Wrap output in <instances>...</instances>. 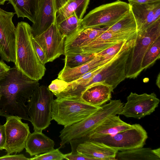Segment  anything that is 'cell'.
I'll return each mask as SVG.
<instances>
[{
  "label": "cell",
  "mask_w": 160,
  "mask_h": 160,
  "mask_svg": "<svg viewBox=\"0 0 160 160\" xmlns=\"http://www.w3.org/2000/svg\"><path fill=\"white\" fill-rule=\"evenodd\" d=\"M39 86V81L31 78L15 67L11 68L4 78L0 81V116L27 118L28 107L25 103L28 102Z\"/></svg>",
  "instance_id": "1"
},
{
  "label": "cell",
  "mask_w": 160,
  "mask_h": 160,
  "mask_svg": "<svg viewBox=\"0 0 160 160\" xmlns=\"http://www.w3.org/2000/svg\"><path fill=\"white\" fill-rule=\"evenodd\" d=\"M16 28L15 67L31 78L39 81L44 75L46 68L35 52L32 27L22 21L18 23Z\"/></svg>",
  "instance_id": "2"
},
{
  "label": "cell",
  "mask_w": 160,
  "mask_h": 160,
  "mask_svg": "<svg viewBox=\"0 0 160 160\" xmlns=\"http://www.w3.org/2000/svg\"><path fill=\"white\" fill-rule=\"evenodd\" d=\"M123 106L120 100H110L84 119L64 127L60 132L61 142L59 148H63L71 140L85 137L109 117L119 115Z\"/></svg>",
  "instance_id": "3"
},
{
  "label": "cell",
  "mask_w": 160,
  "mask_h": 160,
  "mask_svg": "<svg viewBox=\"0 0 160 160\" xmlns=\"http://www.w3.org/2000/svg\"><path fill=\"white\" fill-rule=\"evenodd\" d=\"M160 36V18L145 29L137 32L127 61L126 78L134 79L142 71L141 65L145 53L153 42Z\"/></svg>",
  "instance_id": "4"
},
{
  "label": "cell",
  "mask_w": 160,
  "mask_h": 160,
  "mask_svg": "<svg viewBox=\"0 0 160 160\" xmlns=\"http://www.w3.org/2000/svg\"><path fill=\"white\" fill-rule=\"evenodd\" d=\"M100 107L91 105L81 100L56 99L53 100L52 104V119L65 127L84 119Z\"/></svg>",
  "instance_id": "5"
},
{
  "label": "cell",
  "mask_w": 160,
  "mask_h": 160,
  "mask_svg": "<svg viewBox=\"0 0 160 160\" xmlns=\"http://www.w3.org/2000/svg\"><path fill=\"white\" fill-rule=\"evenodd\" d=\"M53 94L47 86L38 87L28 102L29 116L34 131L42 132L51 124Z\"/></svg>",
  "instance_id": "6"
},
{
  "label": "cell",
  "mask_w": 160,
  "mask_h": 160,
  "mask_svg": "<svg viewBox=\"0 0 160 160\" xmlns=\"http://www.w3.org/2000/svg\"><path fill=\"white\" fill-rule=\"evenodd\" d=\"M130 10L129 3L120 0L102 5L90 11L81 19V28L110 27Z\"/></svg>",
  "instance_id": "7"
},
{
  "label": "cell",
  "mask_w": 160,
  "mask_h": 160,
  "mask_svg": "<svg viewBox=\"0 0 160 160\" xmlns=\"http://www.w3.org/2000/svg\"><path fill=\"white\" fill-rule=\"evenodd\" d=\"M135 40L121 51L112 60L108 63L84 85L83 92L92 85L101 82L111 86L114 89L126 78L127 61Z\"/></svg>",
  "instance_id": "8"
},
{
  "label": "cell",
  "mask_w": 160,
  "mask_h": 160,
  "mask_svg": "<svg viewBox=\"0 0 160 160\" xmlns=\"http://www.w3.org/2000/svg\"><path fill=\"white\" fill-rule=\"evenodd\" d=\"M148 138L146 130L140 124L115 134L91 140L103 143L118 151H128L143 147Z\"/></svg>",
  "instance_id": "9"
},
{
  "label": "cell",
  "mask_w": 160,
  "mask_h": 160,
  "mask_svg": "<svg viewBox=\"0 0 160 160\" xmlns=\"http://www.w3.org/2000/svg\"><path fill=\"white\" fill-rule=\"evenodd\" d=\"M119 115L140 119L151 114L158 106L160 100L154 93L138 94L131 92Z\"/></svg>",
  "instance_id": "10"
},
{
  "label": "cell",
  "mask_w": 160,
  "mask_h": 160,
  "mask_svg": "<svg viewBox=\"0 0 160 160\" xmlns=\"http://www.w3.org/2000/svg\"><path fill=\"white\" fill-rule=\"evenodd\" d=\"M15 14L0 7V56L2 60L14 63L16 60V28L12 18Z\"/></svg>",
  "instance_id": "11"
},
{
  "label": "cell",
  "mask_w": 160,
  "mask_h": 160,
  "mask_svg": "<svg viewBox=\"0 0 160 160\" xmlns=\"http://www.w3.org/2000/svg\"><path fill=\"white\" fill-rule=\"evenodd\" d=\"M21 119L16 116L6 118L4 124L6 138L5 149L8 154L20 152L25 148L31 133L28 124L22 122Z\"/></svg>",
  "instance_id": "12"
},
{
  "label": "cell",
  "mask_w": 160,
  "mask_h": 160,
  "mask_svg": "<svg viewBox=\"0 0 160 160\" xmlns=\"http://www.w3.org/2000/svg\"><path fill=\"white\" fill-rule=\"evenodd\" d=\"M34 38L45 53L46 63L64 54L65 38L60 32L55 21L46 31Z\"/></svg>",
  "instance_id": "13"
},
{
  "label": "cell",
  "mask_w": 160,
  "mask_h": 160,
  "mask_svg": "<svg viewBox=\"0 0 160 160\" xmlns=\"http://www.w3.org/2000/svg\"><path fill=\"white\" fill-rule=\"evenodd\" d=\"M72 151L77 152L93 160H115L118 151L103 143L83 138L70 141Z\"/></svg>",
  "instance_id": "14"
},
{
  "label": "cell",
  "mask_w": 160,
  "mask_h": 160,
  "mask_svg": "<svg viewBox=\"0 0 160 160\" xmlns=\"http://www.w3.org/2000/svg\"><path fill=\"white\" fill-rule=\"evenodd\" d=\"M137 32H111L107 30L87 45L71 53H97L120 42L134 38Z\"/></svg>",
  "instance_id": "15"
},
{
  "label": "cell",
  "mask_w": 160,
  "mask_h": 160,
  "mask_svg": "<svg viewBox=\"0 0 160 160\" xmlns=\"http://www.w3.org/2000/svg\"><path fill=\"white\" fill-rule=\"evenodd\" d=\"M129 5L136 22L137 32L145 29L160 18V1Z\"/></svg>",
  "instance_id": "16"
},
{
  "label": "cell",
  "mask_w": 160,
  "mask_h": 160,
  "mask_svg": "<svg viewBox=\"0 0 160 160\" xmlns=\"http://www.w3.org/2000/svg\"><path fill=\"white\" fill-rule=\"evenodd\" d=\"M109 27L81 28L73 35L65 38L64 55L87 45L100 36Z\"/></svg>",
  "instance_id": "17"
},
{
  "label": "cell",
  "mask_w": 160,
  "mask_h": 160,
  "mask_svg": "<svg viewBox=\"0 0 160 160\" xmlns=\"http://www.w3.org/2000/svg\"><path fill=\"white\" fill-rule=\"evenodd\" d=\"M54 0H39L35 22L32 27V34L36 37L46 31L55 21Z\"/></svg>",
  "instance_id": "18"
},
{
  "label": "cell",
  "mask_w": 160,
  "mask_h": 160,
  "mask_svg": "<svg viewBox=\"0 0 160 160\" xmlns=\"http://www.w3.org/2000/svg\"><path fill=\"white\" fill-rule=\"evenodd\" d=\"M90 0H54L55 21L58 24L74 15L81 20L86 12Z\"/></svg>",
  "instance_id": "19"
},
{
  "label": "cell",
  "mask_w": 160,
  "mask_h": 160,
  "mask_svg": "<svg viewBox=\"0 0 160 160\" xmlns=\"http://www.w3.org/2000/svg\"><path fill=\"white\" fill-rule=\"evenodd\" d=\"M118 53L114 57L109 58L96 55L89 62L74 68H71L64 65L58 73L57 78L67 82H73L86 73L110 61L115 58Z\"/></svg>",
  "instance_id": "20"
},
{
  "label": "cell",
  "mask_w": 160,
  "mask_h": 160,
  "mask_svg": "<svg viewBox=\"0 0 160 160\" xmlns=\"http://www.w3.org/2000/svg\"><path fill=\"white\" fill-rule=\"evenodd\" d=\"M134 126L127 123L114 115L107 118L87 135L83 138L94 140L105 136L115 134L132 128Z\"/></svg>",
  "instance_id": "21"
},
{
  "label": "cell",
  "mask_w": 160,
  "mask_h": 160,
  "mask_svg": "<svg viewBox=\"0 0 160 160\" xmlns=\"http://www.w3.org/2000/svg\"><path fill=\"white\" fill-rule=\"evenodd\" d=\"M113 90L111 86L102 83H94L82 92L81 99L88 104L100 107L111 100Z\"/></svg>",
  "instance_id": "22"
},
{
  "label": "cell",
  "mask_w": 160,
  "mask_h": 160,
  "mask_svg": "<svg viewBox=\"0 0 160 160\" xmlns=\"http://www.w3.org/2000/svg\"><path fill=\"white\" fill-rule=\"evenodd\" d=\"M54 141L42 132L34 131L27 140L25 148L30 156L42 154L54 149Z\"/></svg>",
  "instance_id": "23"
},
{
  "label": "cell",
  "mask_w": 160,
  "mask_h": 160,
  "mask_svg": "<svg viewBox=\"0 0 160 160\" xmlns=\"http://www.w3.org/2000/svg\"><path fill=\"white\" fill-rule=\"evenodd\" d=\"M115 160H160V148L152 149L143 147L128 151H118Z\"/></svg>",
  "instance_id": "24"
},
{
  "label": "cell",
  "mask_w": 160,
  "mask_h": 160,
  "mask_svg": "<svg viewBox=\"0 0 160 160\" xmlns=\"http://www.w3.org/2000/svg\"><path fill=\"white\" fill-rule=\"evenodd\" d=\"M13 6L18 18H28L34 23L35 21L39 0H8Z\"/></svg>",
  "instance_id": "25"
},
{
  "label": "cell",
  "mask_w": 160,
  "mask_h": 160,
  "mask_svg": "<svg viewBox=\"0 0 160 160\" xmlns=\"http://www.w3.org/2000/svg\"><path fill=\"white\" fill-rule=\"evenodd\" d=\"M107 31L113 32H137L136 22L131 9L116 23L109 27Z\"/></svg>",
  "instance_id": "26"
},
{
  "label": "cell",
  "mask_w": 160,
  "mask_h": 160,
  "mask_svg": "<svg viewBox=\"0 0 160 160\" xmlns=\"http://www.w3.org/2000/svg\"><path fill=\"white\" fill-rule=\"evenodd\" d=\"M81 20L73 15L57 24L61 33L66 38L73 35L81 28Z\"/></svg>",
  "instance_id": "27"
},
{
  "label": "cell",
  "mask_w": 160,
  "mask_h": 160,
  "mask_svg": "<svg viewBox=\"0 0 160 160\" xmlns=\"http://www.w3.org/2000/svg\"><path fill=\"white\" fill-rule=\"evenodd\" d=\"M160 58V36L151 45L143 58L141 65L142 71L153 64Z\"/></svg>",
  "instance_id": "28"
},
{
  "label": "cell",
  "mask_w": 160,
  "mask_h": 160,
  "mask_svg": "<svg viewBox=\"0 0 160 160\" xmlns=\"http://www.w3.org/2000/svg\"><path fill=\"white\" fill-rule=\"evenodd\" d=\"M64 65L71 68L77 67L85 64L93 58L96 53H71L65 55Z\"/></svg>",
  "instance_id": "29"
},
{
  "label": "cell",
  "mask_w": 160,
  "mask_h": 160,
  "mask_svg": "<svg viewBox=\"0 0 160 160\" xmlns=\"http://www.w3.org/2000/svg\"><path fill=\"white\" fill-rule=\"evenodd\" d=\"M136 36L129 41H125L116 43L103 50L96 53V55L106 58H112L131 43L135 39Z\"/></svg>",
  "instance_id": "30"
},
{
  "label": "cell",
  "mask_w": 160,
  "mask_h": 160,
  "mask_svg": "<svg viewBox=\"0 0 160 160\" xmlns=\"http://www.w3.org/2000/svg\"><path fill=\"white\" fill-rule=\"evenodd\" d=\"M64 154L59 150V148L53 149L47 152L35 155L29 158V160H62Z\"/></svg>",
  "instance_id": "31"
},
{
  "label": "cell",
  "mask_w": 160,
  "mask_h": 160,
  "mask_svg": "<svg viewBox=\"0 0 160 160\" xmlns=\"http://www.w3.org/2000/svg\"><path fill=\"white\" fill-rule=\"evenodd\" d=\"M68 85V82L57 78L52 81L48 88L56 96L64 91Z\"/></svg>",
  "instance_id": "32"
},
{
  "label": "cell",
  "mask_w": 160,
  "mask_h": 160,
  "mask_svg": "<svg viewBox=\"0 0 160 160\" xmlns=\"http://www.w3.org/2000/svg\"><path fill=\"white\" fill-rule=\"evenodd\" d=\"M32 41L35 52L39 59L42 64L45 65L46 63V57L42 48L33 37Z\"/></svg>",
  "instance_id": "33"
},
{
  "label": "cell",
  "mask_w": 160,
  "mask_h": 160,
  "mask_svg": "<svg viewBox=\"0 0 160 160\" xmlns=\"http://www.w3.org/2000/svg\"><path fill=\"white\" fill-rule=\"evenodd\" d=\"M64 158L68 160H93L92 158L77 152L64 154Z\"/></svg>",
  "instance_id": "34"
},
{
  "label": "cell",
  "mask_w": 160,
  "mask_h": 160,
  "mask_svg": "<svg viewBox=\"0 0 160 160\" xmlns=\"http://www.w3.org/2000/svg\"><path fill=\"white\" fill-rule=\"evenodd\" d=\"M29 160V158L25 157L23 154L11 155L7 154L6 155L0 157V160Z\"/></svg>",
  "instance_id": "35"
},
{
  "label": "cell",
  "mask_w": 160,
  "mask_h": 160,
  "mask_svg": "<svg viewBox=\"0 0 160 160\" xmlns=\"http://www.w3.org/2000/svg\"><path fill=\"white\" fill-rule=\"evenodd\" d=\"M6 135L5 125H0V150L5 149L6 145Z\"/></svg>",
  "instance_id": "36"
},
{
  "label": "cell",
  "mask_w": 160,
  "mask_h": 160,
  "mask_svg": "<svg viewBox=\"0 0 160 160\" xmlns=\"http://www.w3.org/2000/svg\"><path fill=\"white\" fill-rule=\"evenodd\" d=\"M10 68L3 61L0 60V81L4 78Z\"/></svg>",
  "instance_id": "37"
},
{
  "label": "cell",
  "mask_w": 160,
  "mask_h": 160,
  "mask_svg": "<svg viewBox=\"0 0 160 160\" xmlns=\"http://www.w3.org/2000/svg\"><path fill=\"white\" fill-rule=\"evenodd\" d=\"M129 4L133 3L142 4L160 1V0H128Z\"/></svg>",
  "instance_id": "38"
},
{
  "label": "cell",
  "mask_w": 160,
  "mask_h": 160,
  "mask_svg": "<svg viewBox=\"0 0 160 160\" xmlns=\"http://www.w3.org/2000/svg\"><path fill=\"white\" fill-rule=\"evenodd\" d=\"M156 82V84L159 89L160 88V74L159 73L158 75Z\"/></svg>",
  "instance_id": "39"
},
{
  "label": "cell",
  "mask_w": 160,
  "mask_h": 160,
  "mask_svg": "<svg viewBox=\"0 0 160 160\" xmlns=\"http://www.w3.org/2000/svg\"><path fill=\"white\" fill-rule=\"evenodd\" d=\"M8 0H0V5H3L5 2Z\"/></svg>",
  "instance_id": "40"
},
{
  "label": "cell",
  "mask_w": 160,
  "mask_h": 160,
  "mask_svg": "<svg viewBox=\"0 0 160 160\" xmlns=\"http://www.w3.org/2000/svg\"><path fill=\"white\" fill-rule=\"evenodd\" d=\"M1 96H2V95H1V93L0 92V99L1 98Z\"/></svg>",
  "instance_id": "41"
}]
</instances>
